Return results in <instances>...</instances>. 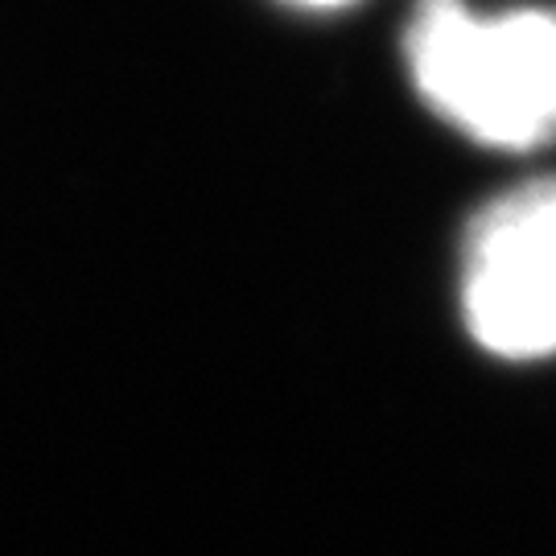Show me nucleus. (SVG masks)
I'll use <instances>...</instances> for the list:
<instances>
[{"label":"nucleus","instance_id":"nucleus-1","mask_svg":"<svg viewBox=\"0 0 556 556\" xmlns=\"http://www.w3.org/2000/svg\"><path fill=\"white\" fill-rule=\"evenodd\" d=\"M417 96L486 149L556 140V13L540 4L482 13L466 0H417L404 34Z\"/></svg>","mask_w":556,"mask_h":556},{"label":"nucleus","instance_id":"nucleus-2","mask_svg":"<svg viewBox=\"0 0 556 556\" xmlns=\"http://www.w3.org/2000/svg\"><path fill=\"white\" fill-rule=\"evenodd\" d=\"M457 298L486 355H556V178L523 181L478 211L462 243Z\"/></svg>","mask_w":556,"mask_h":556},{"label":"nucleus","instance_id":"nucleus-3","mask_svg":"<svg viewBox=\"0 0 556 556\" xmlns=\"http://www.w3.org/2000/svg\"><path fill=\"white\" fill-rule=\"evenodd\" d=\"M293 4H305V9H342L351 0H293Z\"/></svg>","mask_w":556,"mask_h":556}]
</instances>
